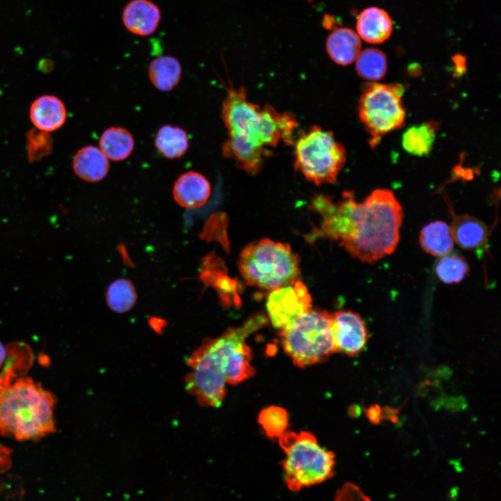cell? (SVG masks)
Returning a JSON list of instances; mask_svg holds the SVG:
<instances>
[{
  "mask_svg": "<svg viewBox=\"0 0 501 501\" xmlns=\"http://www.w3.org/2000/svg\"><path fill=\"white\" fill-rule=\"evenodd\" d=\"M222 118L228 130L223 156L232 159L246 173H260L271 152L280 142L294 144V134L299 123L290 112H280L271 105L261 108L248 102L246 89H228L222 104Z\"/></svg>",
  "mask_w": 501,
  "mask_h": 501,
  "instance_id": "6da1fadb",
  "label": "cell"
},
{
  "mask_svg": "<svg viewBox=\"0 0 501 501\" xmlns=\"http://www.w3.org/2000/svg\"><path fill=\"white\" fill-rule=\"evenodd\" d=\"M55 405L54 395L29 377L1 385L0 434L17 440H35L54 433Z\"/></svg>",
  "mask_w": 501,
  "mask_h": 501,
  "instance_id": "7a4b0ae2",
  "label": "cell"
},
{
  "mask_svg": "<svg viewBox=\"0 0 501 501\" xmlns=\"http://www.w3.org/2000/svg\"><path fill=\"white\" fill-rule=\"evenodd\" d=\"M402 216V208L391 191L374 190L358 203L354 235L342 246L362 262H376L395 250Z\"/></svg>",
  "mask_w": 501,
  "mask_h": 501,
  "instance_id": "3957f363",
  "label": "cell"
},
{
  "mask_svg": "<svg viewBox=\"0 0 501 501\" xmlns=\"http://www.w3.org/2000/svg\"><path fill=\"white\" fill-rule=\"evenodd\" d=\"M279 444L285 454V482L293 491L324 482L334 475L335 454L321 447L308 431L285 432Z\"/></svg>",
  "mask_w": 501,
  "mask_h": 501,
  "instance_id": "277c9868",
  "label": "cell"
},
{
  "mask_svg": "<svg viewBox=\"0 0 501 501\" xmlns=\"http://www.w3.org/2000/svg\"><path fill=\"white\" fill-rule=\"evenodd\" d=\"M239 267L248 285L270 291L293 283L300 274L299 257L290 246L268 239L246 246Z\"/></svg>",
  "mask_w": 501,
  "mask_h": 501,
  "instance_id": "5b68a950",
  "label": "cell"
},
{
  "mask_svg": "<svg viewBox=\"0 0 501 501\" xmlns=\"http://www.w3.org/2000/svg\"><path fill=\"white\" fill-rule=\"evenodd\" d=\"M280 342L295 365L304 367L326 360L336 352L331 314L310 310L280 329Z\"/></svg>",
  "mask_w": 501,
  "mask_h": 501,
  "instance_id": "8992f818",
  "label": "cell"
},
{
  "mask_svg": "<svg viewBox=\"0 0 501 501\" xmlns=\"http://www.w3.org/2000/svg\"><path fill=\"white\" fill-rule=\"evenodd\" d=\"M294 167L315 184H333L346 161L344 146L330 131L312 126L294 142Z\"/></svg>",
  "mask_w": 501,
  "mask_h": 501,
  "instance_id": "52a82bcc",
  "label": "cell"
},
{
  "mask_svg": "<svg viewBox=\"0 0 501 501\" xmlns=\"http://www.w3.org/2000/svg\"><path fill=\"white\" fill-rule=\"evenodd\" d=\"M404 88L399 84L368 83L358 101L359 118L370 135L372 148L383 136L401 127L406 113L402 102Z\"/></svg>",
  "mask_w": 501,
  "mask_h": 501,
  "instance_id": "ba28073f",
  "label": "cell"
},
{
  "mask_svg": "<svg viewBox=\"0 0 501 501\" xmlns=\"http://www.w3.org/2000/svg\"><path fill=\"white\" fill-rule=\"evenodd\" d=\"M266 321L264 316L256 315L241 326L230 328L217 338L203 340L210 358L226 383L235 385L255 374L250 365L251 351L245 340Z\"/></svg>",
  "mask_w": 501,
  "mask_h": 501,
  "instance_id": "9c48e42d",
  "label": "cell"
},
{
  "mask_svg": "<svg viewBox=\"0 0 501 501\" xmlns=\"http://www.w3.org/2000/svg\"><path fill=\"white\" fill-rule=\"evenodd\" d=\"M186 391L205 406H219L225 395V379L214 365L203 341L189 357Z\"/></svg>",
  "mask_w": 501,
  "mask_h": 501,
  "instance_id": "30bf717a",
  "label": "cell"
},
{
  "mask_svg": "<svg viewBox=\"0 0 501 501\" xmlns=\"http://www.w3.org/2000/svg\"><path fill=\"white\" fill-rule=\"evenodd\" d=\"M311 309V296L299 280L271 291L267 300L268 317L276 328H283Z\"/></svg>",
  "mask_w": 501,
  "mask_h": 501,
  "instance_id": "8fae6325",
  "label": "cell"
},
{
  "mask_svg": "<svg viewBox=\"0 0 501 501\" xmlns=\"http://www.w3.org/2000/svg\"><path fill=\"white\" fill-rule=\"evenodd\" d=\"M331 330L336 351L349 356L358 355L368 339L364 321L351 310H340L331 314Z\"/></svg>",
  "mask_w": 501,
  "mask_h": 501,
  "instance_id": "7c38bea8",
  "label": "cell"
},
{
  "mask_svg": "<svg viewBox=\"0 0 501 501\" xmlns=\"http://www.w3.org/2000/svg\"><path fill=\"white\" fill-rule=\"evenodd\" d=\"M358 205L352 191H344L335 209L322 217V234L335 240L340 246L350 241L355 233Z\"/></svg>",
  "mask_w": 501,
  "mask_h": 501,
  "instance_id": "4fadbf2b",
  "label": "cell"
},
{
  "mask_svg": "<svg viewBox=\"0 0 501 501\" xmlns=\"http://www.w3.org/2000/svg\"><path fill=\"white\" fill-rule=\"evenodd\" d=\"M122 19L129 32L148 36L157 30L161 13L158 6L149 0H132L124 8Z\"/></svg>",
  "mask_w": 501,
  "mask_h": 501,
  "instance_id": "5bb4252c",
  "label": "cell"
},
{
  "mask_svg": "<svg viewBox=\"0 0 501 501\" xmlns=\"http://www.w3.org/2000/svg\"><path fill=\"white\" fill-rule=\"evenodd\" d=\"M211 194V185L207 179L196 171L180 175L173 189L174 200L180 206L193 209L201 207Z\"/></svg>",
  "mask_w": 501,
  "mask_h": 501,
  "instance_id": "9a60e30c",
  "label": "cell"
},
{
  "mask_svg": "<svg viewBox=\"0 0 501 501\" xmlns=\"http://www.w3.org/2000/svg\"><path fill=\"white\" fill-rule=\"evenodd\" d=\"M66 113L63 102L51 95L38 97L29 110V117L35 127L47 132L61 128L65 122Z\"/></svg>",
  "mask_w": 501,
  "mask_h": 501,
  "instance_id": "2e32d148",
  "label": "cell"
},
{
  "mask_svg": "<svg viewBox=\"0 0 501 501\" xmlns=\"http://www.w3.org/2000/svg\"><path fill=\"white\" fill-rule=\"evenodd\" d=\"M358 36L371 44L387 40L392 32V22L388 13L382 8L372 6L362 10L356 20Z\"/></svg>",
  "mask_w": 501,
  "mask_h": 501,
  "instance_id": "e0dca14e",
  "label": "cell"
},
{
  "mask_svg": "<svg viewBox=\"0 0 501 501\" xmlns=\"http://www.w3.org/2000/svg\"><path fill=\"white\" fill-rule=\"evenodd\" d=\"M72 168L80 179L89 182H98L108 173L109 159L100 148L86 145L74 154Z\"/></svg>",
  "mask_w": 501,
  "mask_h": 501,
  "instance_id": "ac0fdd59",
  "label": "cell"
},
{
  "mask_svg": "<svg viewBox=\"0 0 501 501\" xmlns=\"http://www.w3.org/2000/svg\"><path fill=\"white\" fill-rule=\"evenodd\" d=\"M326 48L337 64L347 65L356 60L361 49L360 37L348 28H337L328 36Z\"/></svg>",
  "mask_w": 501,
  "mask_h": 501,
  "instance_id": "d6986e66",
  "label": "cell"
},
{
  "mask_svg": "<svg viewBox=\"0 0 501 501\" xmlns=\"http://www.w3.org/2000/svg\"><path fill=\"white\" fill-rule=\"evenodd\" d=\"M452 230L454 241L466 250H479L486 244L488 232L484 223L470 215L454 216Z\"/></svg>",
  "mask_w": 501,
  "mask_h": 501,
  "instance_id": "ffe728a7",
  "label": "cell"
},
{
  "mask_svg": "<svg viewBox=\"0 0 501 501\" xmlns=\"http://www.w3.org/2000/svg\"><path fill=\"white\" fill-rule=\"evenodd\" d=\"M419 241L425 252L438 257L449 254L454 244L451 227L442 221H435L424 226L420 234Z\"/></svg>",
  "mask_w": 501,
  "mask_h": 501,
  "instance_id": "44dd1931",
  "label": "cell"
},
{
  "mask_svg": "<svg viewBox=\"0 0 501 501\" xmlns=\"http://www.w3.org/2000/svg\"><path fill=\"white\" fill-rule=\"evenodd\" d=\"M438 129V122L433 120L408 127L401 137L404 150L414 156L428 155L432 150Z\"/></svg>",
  "mask_w": 501,
  "mask_h": 501,
  "instance_id": "7402d4cb",
  "label": "cell"
},
{
  "mask_svg": "<svg viewBox=\"0 0 501 501\" xmlns=\"http://www.w3.org/2000/svg\"><path fill=\"white\" fill-rule=\"evenodd\" d=\"M100 148L112 161L127 159L132 152L134 141L132 134L120 127H111L104 131L100 136Z\"/></svg>",
  "mask_w": 501,
  "mask_h": 501,
  "instance_id": "603a6c76",
  "label": "cell"
},
{
  "mask_svg": "<svg viewBox=\"0 0 501 501\" xmlns=\"http://www.w3.org/2000/svg\"><path fill=\"white\" fill-rule=\"evenodd\" d=\"M214 259L212 256L205 258L202 268V279L211 283L217 289L224 303L238 304L237 284L224 272L222 263Z\"/></svg>",
  "mask_w": 501,
  "mask_h": 501,
  "instance_id": "cb8c5ba5",
  "label": "cell"
},
{
  "mask_svg": "<svg viewBox=\"0 0 501 501\" xmlns=\"http://www.w3.org/2000/svg\"><path fill=\"white\" fill-rule=\"evenodd\" d=\"M182 74L179 61L170 56H159L149 65L148 76L151 83L158 90L169 91L179 83Z\"/></svg>",
  "mask_w": 501,
  "mask_h": 501,
  "instance_id": "d4e9b609",
  "label": "cell"
},
{
  "mask_svg": "<svg viewBox=\"0 0 501 501\" xmlns=\"http://www.w3.org/2000/svg\"><path fill=\"white\" fill-rule=\"evenodd\" d=\"M154 145L161 154L168 159L183 156L189 148L186 132L179 127L166 125L157 131Z\"/></svg>",
  "mask_w": 501,
  "mask_h": 501,
  "instance_id": "484cf974",
  "label": "cell"
},
{
  "mask_svg": "<svg viewBox=\"0 0 501 501\" xmlns=\"http://www.w3.org/2000/svg\"><path fill=\"white\" fill-rule=\"evenodd\" d=\"M356 61V72L364 79L378 81L385 74L386 56L379 49L371 47L363 50Z\"/></svg>",
  "mask_w": 501,
  "mask_h": 501,
  "instance_id": "4316f807",
  "label": "cell"
},
{
  "mask_svg": "<svg viewBox=\"0 0 501 501\" xmlns=\"http://www.w3.org/2000/svg\"><path fill=\"white\" fill-rule=\"evenodd\" d=\"M137 299L135 287L132 283L125 278H119L112 282L106 292L108 306L114 312L123 313L134 305Z\"/></svg>",
  "mask_w": 501,
  "mask_h": 501,
  "instance_id": "83f0119b",
  "label": "cell"
},
{
  "mask_svg": "<svg viewBox=\"0 0 501 501\" xmlns=\"http://www.w3.org/2000/svg\"><path fill=\"white\" fill-rule=\"evenodd\" d=\"M466 260L457 254L443 256L435 267L438 278L444 283L452 285L461 282L469 273Z\"/></svg>",
  "mask_w": 501,
  "mask_h": 501,
  "instance_id": "f1b7e54d",
  "label": "cell"
},
{
  "mask_svg": "<svg viewBox=\"0 0 501 501\" xmlns=\"http://www.w3.org/2000/svg\"><path fill=\"white\" fill-rule=\"evenodd\" d=\"M258 422L269 437H280L287 427L288 415L283 408L271 406L260 412Z\"/></svg>",
  "mask_w": 501,
  "mask_h": 501,
  "instance_id": "f546056e",
  "label": "cell"
},
{
  "mask_svg": "<svg viewBox=\"0 0 501 501\" xmlns=\"http://www.w3.org/2000/svg\"><path fill=\"white\" fill-rule=\"evenodd\" d=\"M53 147V141L49 132L31 129L26 134V150L29 162L38 161L48 156Z\"/></svg>",
  "mask_w": 501,
  "mask_h": 501,
  "instance_id": "4dcf8cb0",
  "label": "cell"
},
{
  "mask_svg": "<svg viewBox=\"0 0 501 501\" xmlns=\"http://www.w3.org/2000/svg\"><path fill=\"white\" fill-rule=\"evenodd\" d=\"M333 501H370V500L358 486L349 482L339 489Z\"/></svg>",
  "mask_w": 501,
  "mask_h": 501,
  "instance_id": "1f68e13d",
  "label": "cell"
},
{
  "mask_svg": "<svg viewBox=\"0 0 501 501\" xmlns=\"http://www.w3.org/2000/svg\"><path fill=\"white\" fill-rule=\"evenodd\" d=\"M452 61L454 63V75L456 77L463 76L466 72V57L457 54L452 57Z\"/></svg>",
  "mask_w": 501,
  "mask_h": 501,
  "instance_id": "d6a6232c",
  "label": "cell"
},
{
  "mask_svg": "<svg viewBox=\"0 0 501 501\" xmlns=\"http://www.w3.org/2000/svg\"><path fill=\"white\" fill-rule=\"evenodd\" d=\"M6 349L3 345L0 342V367L3 365L6 358Z\"/></svg>",
  "mask_w": 501,
  "mask_h": 501,
  "instance_id": "836d02e7",
  "label": "cell"
},
{
  "mask_svg": "<svg viewBox=\"0 0 501 501\" xmlns=\"http://www.w3.org/2000/svg\"><path fill=\"white\" fill-rule=\"evenodd\" d=\"M498 195H499V196H500V197L501 198V188H500V190H499V193H498Z\"/></svg>",
  "mask_w": 501,
  "mask_h": 501,
  "instance_id": "e575fe53",
  "label": "cell"
}]
</instances>
